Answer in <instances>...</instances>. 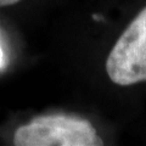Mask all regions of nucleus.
<instances>
[{"instance_id":"nucleus-3","label":"nucleus","mask_w":146,"mask_h":146,"mask_svg":"<svg viewBox=\"0 0 146 146\" xmlns=\"http://www.w3.org/2000/svg\"><path fill=\"white\" fill-rule=\"evenodd\" d=\"M20 0H0V6H9V5H15Z\"/></svg>"},{"instance_id":"nucleus-1","label":"nucleus","mask_w":146,"mask_h":146,"mask_svg":"<svg viewBox=\"0 0 146 146\" xmlns=\"http://www.w3.org/2000/svg\"><path fill=\"white\" fill-rule=\"evenodd\" d=\"M16 146H100L102 139L93 124L67 115H45L21 125L13 135Z\"/></svg>"},{"instance_id":"nucleus-2","label":"nucleus","mask_w":146,"mask_h":146,"mask_svg":"<svg viewBox=\"0 0 146 146\" xmlns=\"http://www.w3.org/2000/svg\"><path fill=\"white\" fill-rule=\"evenodd\" d=\"M108 78L127 86L146 82V6L121 34L106 60Z\"/></svg>"},{"instance_id":"nucleus-4","label":"nucleus","mask_w":146,"mask_h":146,"mask_svg":"<svg viewBox=\"0 0 146 146\" xmlns=\"http://www.w3.org/2000/svg\"><path fill=\"white\" fill-rule=\"evenodd\" d=\"M3 63H4V52H3L1 46H0V68L3 67Z\"/></svg>"}]
</instances>
